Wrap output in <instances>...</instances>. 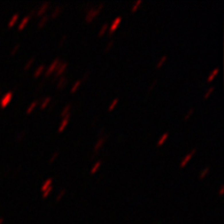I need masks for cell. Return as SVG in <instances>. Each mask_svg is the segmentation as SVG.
<instances>
[{
    "instance_id": "obj_1",
    "label": "cell",
    "mask_w": 224,
    "mask_h": 224,
    "mask_svg": "<svg viewBox=\"0 0 224 224\" xmlns=\"http://www.w3.org/2000/svg\"><path fill=\"white\" fill-rule=\"evenodd\" d=\"M13 96H14V94L11 91L7 92V94H5V95L3 96V98L1 99V101H0V107H1V108H5L6 106L11 103V99H13Z\"/></svg>"
},
{
    "instance_id": "obj_2",
    "label": "cell",
    "mask_w": 224,
    "mask_h": 224,
    "mask_svg": "<svg viewBox=\"0 0 224 224\" xmlns=\"http://www.w3.org/2000/svg\"><path fill=\"white\" fill-rule=\"evenodd\" d=\"M102 7H103V4H101L97 9H92L91 8V9H90L86 15V22H91L92 20L95 19V17H97V15L100 13L101 9H102Z\"/></svg>"
},
{
    "instance_id": "obj_3",
    "label": "cell",
    "mask_w": 224,
    "mask_h": 224,
    "mask_svg": "<svg viewBox=\"0 0 224 224\" xmlns=\"http://www.w3.org/2000/svg\"><path fill=\"white\" fill-rule=\"evenodd\" d=\"M67 67H68V62H63V63L59 62V63H58V65H57V68H56V74H55V79L58 78V77H59L60 75H62V74H63V72L65 71Z\"/></svg>"
},
{
    "instance_id": "obj_4",
    "label": "cell",
    "mask_w": 224,
    "mask_h": 224,
    "mask_svg": "<svg viewBox=\"0 0 224 224\" xmlns=\"http://www.w3.org/2000/svg\"><path fill=\"white\" fill-rule=\"evenodd\" d=\"M59 62H60V61H59V59H58V58H56V59H55L54 61L52 62V65H50V67H49L48 70H47V72H46V74H45V75H46V77L50 76L52 73H53V72H54L55 70H56L57 65H58V63H59Z\"/></svg>"
},
{
    "instance_id": "obj_5",
    "label": "cell",
    "mask_w": 224,
    "mask_h": 224,
    "mask_svg": "<svg viewBox=\"0 0 224 224\" xmlns=\"http://www.w3.org/2000/svg\"><path fill=\"white\" fill-rule=\"evenodd\" d=\"M70 117H71V113H69L68 115L65 116V117H63V119H62V122H61V124H60V126H59V128H58V132H62L63 130L65 129V127L68 126V124H69V120H70Z\"/></svg>"
},
{
    "instance_id": "obj_6",
    "label": "cell",
    "mask_w": 224,
    "mask_h": 224,
    "mask_svg": "<svg viewBox=\"0 0 224 224\" xmlns=\"http://www.w3.org/2000/svg\"><path fill=\"white\" fill-rule=\"evenodd\" d=\"M195 151H196V149H193V151H192L191 153H190V154H188L186 157H185V158H184L183 161H182V162H181V165H180V167L183 168V167H185V166H186L187 163L189 162L190 160H191V158H192V157H193V155L195 154Z\"/></svg>"
},
{
    "instance_id": "obj_7",
    "label": "cell",
    "mask_w": 224,
    "mask_h": 224,
    "mask_svg": "<svg viewBox=\"0 0 224 224\" xmlns=\"http://www.w3.org/2000/svg\"><path fill=\"white\" fill-rule=\"evenodd\" d=\"M120 22H122V17H117L115 20L113 21L112 25L110 26V30H109V33H112L113 31H115L116 28L118 27V25L120 24Z\"/></svg>"
},
{
    "instance_id": "obj_8",
    "label": "cell",
    "mask_w": 224,
    "mask_h": 224,
    "mask_svg": "<svg viewBox=\"0 0 224 224\" xmlns=\"http://www.w3.org/2000/svg\"><path fill=\"white\" fill-rule=\"evenodd\" d=\"M52 182H53V180L52 178H48L45 183H44V185L42 186V188H41V191L42 192H45L46 191L47 189H48L49 187H51L52 186Z\"/></svg>"
},
{
    "instance_id": "obj_9",
    "label": "cell",
    "mask_w": 224,
    "mask_h": 224,
    "mask_svg": "<svg viewBox=\"0 0 224 224\" xmlns=\"http://www.w3.org/2000/svg\"><path fill=\"white\" fill-rule=\"evenodd\" d=\"M29 20H30V16L25 17L24 19L22 20V22H21V23H20L19 26H18V29H19V30H22V29H23V28H24L25 26L27 25V23H28V22H29Z\"/></svg>"
},
{
    "instance_id": "obj_10",
    "label": "cell",
    "mask_w": 224,
    "mask_h": 224,
    "mask_svg": "<svg viewBox=\"0 0 224 224\" xmlns=\"http://www.w3.org/2000/svg\"><path fill=\"white\" fill-rule=\"evenodd\" d=\"M49 5H50V3H49V2H45V3H44V4H43V5L41 6V8L38 9V14H36V15H38V16H41V15H43L44 13L46 11V9H47V8H48V6H49Z\"/></svg>"
},
{
    "instance_id": "obj_11",
    "label": "cell",
    "mask_w": 224,
    "mask_h": 224,
    "mask_svg": "<svg viewBox=\"0 0 224 224\" xmlns=\"http://www.w3.org/2000/svg\"><path fill=\"white\" fill-rule=\"evenodd\" d=\"M38 101H34V102L31 103V104H30V106L27 108V110H26V113H27V114L31 113V112L33 111V109L35 108V106L38 105Z\"/></svg>"
},
{
    "instance_id": "obj_12",
    "label": "cell",
    "mask_w": 224,
    "mask_h": 224,
    "mask_svg": "<svg viewBox=\"0 0 224 224\" xmlns=\"http://www.w3.org/2000/svg\"><path fill=\"white\" fill-rule=\"evenodd\" d=\"M168 135H169V134H168V133H167V132L165 133L164 135H163V136H162V137L160 138V140H159V141H158V143H157V145H158V146H160V145H162L163 143H164V142H165V141L167 140V138H168Z\"/></svg>"
},
{
    "instance_id": "obj_13",
    "label": "cell",
    "mask_w": 224,
    "mask_h": 224,
    "mask_svg": "<svg viewBox=\"0 0 224 224\" xmlns=\"http://www.w3.org/2000/svg\"><path fill=\"white\" fill-rule=\"evenodd\" d=\"M218 72H219V69H218V68H216V69H215V70L213 71V72H212V73H211V75L208 77V81H209V82L212 81V80H213V79L215 78V77H216V76H217V74H218Z\"/></svg>"
},
{
    "instance_id": "obj_14",
    "label": "cell",
    "mask_w": 224,
    "mask_h": 224,
    "mask_svg": "<svg viewBox=\"0 0 224 224\" xmlns=\"http://www.w3.org/2000/svg\"><path fill=\"white\" fill-rule=\"evenodd\" d=\"M18 18H19V15H18V14H15L14 16H13V18H11V21L8 22V25H7L8 27H11L13 25H15V23H16V22H17V20H18Z\"/></svg>"
},
{
    "instance_id": "obj_15",
    "label": "cell",
    "mask_w": 224,
    "mask_h": 224,
    "mask_svg": "<svg viewBox=\"0 0 224 224\" xmlns=\"http://www.w3.org/2000/svg\"><path fill=\"white\" fill-rule=\"evenodd\" d=\"M70 109H71V105H67L65 107V109H63V111L61 112V117H65V116L68 115L69 113H70Z\"/></svg>"
},
{
    "instance_id": "obj_16",
    "label": "cell",
    "mask_w": 224,
    "mask_h": 224,
    "mask_svg": "<svg viewBox=\"0 0 224 224\" xmlns=\"http://www.w3.org/2000/svg\"><path fill=\"white\" fill-rule=\"evenodd\" d=\"M65 82H68L67 78H65V77H63V78L60 79L59 82H58V84H57V88H62V87H63V86L65 85V84H67Z\"/></svg>"
},
{
    "instance_id": "obj_17",
    "label": "cell",
    "mask_w": 224,
    "mask_h": 224,
    "mask_svg": "<svg viewBox=\"0 0 224 224\" xmlns=\"http://www.w3.org/2000/svg\"><path fill=\"white\" fill-rule=\"evenodd\" d=\"M104 141H105V139H104V138H101L100 140H98L97 144H96V146H95V151H99V149H101V146L103 145V143H104Z\"/></svg>"
},
{
    "instance_id": "obj_18",
    "label": "cell",
    "mask_w": 224,
    "mask_h": 224,
    "mask_svg": "<svg viewBox=\"0 0 224 224\" xmlns=\"http://www.w3.org/2000/svg\"><path fill=\"white\" fill-rule=\"evenodd\" d=\"M101 164H102V162H101V161H99V162L96 163V164L94 165V167L91 168V170H90V173H91V174H94V173H96V171H97V170L99 169V168H100Z\"/></svg>"
},
{
    "instance_id": "obj_19",
    "label": "cell",
    "mask_w": 224,
    "mask_h": 224,
    "mask_svg": "<svg viewBox=\"0 0 224 224\" xmlns=\"http://www.w3.org/2000/svg\"><path fill=\"white\" fill-rule=\"evenodd\" d=\"M166 60H167V56H166V55L162 56V58L160 59V61L158 62V63H157V67H156V68H157V69H160V68H161V67L163 65V63H164V62L166 61Z\"/></svg>"
},
{
    "instance_id": "obj_20",
    "label": "cell",
    "mask_w": 224,
    "mask_h": 224,
    "mask_svg": "<svg viewBox=\"0 0 224 224\" xmlns=\"http://www.w3.org/2000/svg\"><path fill=\"white\" fill-rule=\"evenodd\" d=\"M209 171H210V167H209V166H208V167H205L204 169L202 170V172L200 173V176H199V178H200V180H202V178H204L205 176H207V174H208V173H209Z\"/></svg>"
},
{
    "instance_id": "obj_21",
    "label": "cell",
    "mask_w": 224,
    "mask_h": 224,
    "mask_svg": "<svg viewBox=\"0 0 224 224\" xmlns=\"http://www.w3.org/2000/svg\"><path fill=\"white\" fill-rule=\"evenodd\" d=\"M44 69H45V65H40L38 68V70L35 71V73H34V77H38V76L41 75L42 74V72L44 71Z\"/></svg>"
},
{
    "instance_id": "obj_22",
    "label": "cell",
    "mask_w": 224,
    "mask_h": 224,
    "mask_svg": "<svg viewBox=\"0 0 224 224\" xmlns=\"http://www.w3.org/2000/svg\"><path fill=\"white\" fill-rule=\"evenodd\" d=\"M48 19H49V18H48V16H44L43 18H42V20H41V21L38 22V27H40V28H42V27H43L44 25H45V23H46V22L48 21Z\"/></svg>"
},
{
    "instance_id": "obj_23",
    "label": "cell",
    "mask_w": 224,
    "mask_h": 224,
    "mask_svg": "<svg viewBox=\"0 0 224 224\" xmlns=\"http://www.w3.org/2000/svg\"><path fill=\"white\" fill-rule=\"evenodd\" d=\"M50 101H51V98H49V97L46 98V99L44 100V102L41 104V108H42V109H45V108H46L47 105H48L49 103H50Z\"/></svg>"
},
{
    "instance_id": "obj_24",
    "label": "cell",
    "mask_w": 224,
    "mask_h": 224,
    "mask_svg": "<svg viewBox=\"0 0 224 224\" xmlns=\"http://www.w3.org/2000/svg\"><path fill=\"white\" fill-rule=\"evenodd\" d=\"M80 84H81V80H78V81L76 82V83L73 85V87H72V89H71V92H72V94H74V92H75L76 90L78 89V87H79V85H80Z\"/></svg>"
},
{
    "instance_id": "obj_25",
    "label": "cell",
    "mask_w": 224,
    "mask_h": 224,
    "mask_svg": "<svg viewBox=\"0 0 224 224\" xmlns=\"http://www.w3.org/2000/svg\"><path fill=\"white\" fill-rule=\"evenodd\" d=\"M52 190H53V187L51 186V187H49L48 189H47L45 192H43V197H44V198H47V197H48V195L52 192Z\"/></svg>"
},
{
    "instance_id": "obj_26",
    "label": "cell",
    "mask_w": 224,
    "mask_h": 224,
    "mask_svg": "<svg viewBox=\"0 0 224 224\" xmlns=\"http://www.w3.org/2000/svg\"><path fill=\"white\" fill-rule=\"evenodd\" d=\"M117 103H118V99H117V98H116V99H114V100H113V102H112V104H111V105L109 106L108 110H109V111L113 110V109H114V107H115V106L117 105Z\"/></svg>"
},
{
    "instance_id": "obj_27",
    "label": "cell",
    "mask_w": 224,
    "mask_h": 224,
    "mask_svg": "<svg viewBox=\"0 0 224 224\" xmlns=\"http://www.w3.org/2000/svg\"><path fill=\"white\" fill-rule=\"evenodd\" d=\"M61 11H62L61 7H56V9H55V11H53V14H52V18H56L57 15H59L60 13H61Z\"/></svg>"
},
{
    "instance_id": "obj_28",
    "label": "cell",
    "mask_w": 224,
    "mask_h": 224,
    "mask_svg": "<svg viewBox=\"0 0 224 224\" xmlns=\"http://www.w3.org/2000/svg\"><path fill=\"white\" fill-rule=\"evenodd\" d=\"M193 112H194V108H191L189 111H188V113L186 114V116L184 117V120H188V119L190 118V116H191L192 114H193Z\"/></svg>"
},
{
    "instance_id": "obj_29",
    "label": "cell",
    "mask_w": 224,
    "mask_h": 224,
    "mask_svg": "<svg viewBox=\"0 0 224 224\" xmlns=\"http://www.w3.org/2000/svg\"><path fill=\"white\" fill-rule=\"evenodd\" d=\"M107 28H108V24H104V25H103L102 29H101L100 32H99V36H101V35L104 34V33H105V31L107 30Z\"/></svg>"
},
{
    "instance_id": "obj_30",
    "label": "cell",
    "mask_w": 224,
    "mask_h": 224,
    "mask_svg": "<svg viewBox=\"0 0 224 224\" xmlns=\"http://www.w3.org/2000/svg\"><path fill=\"white\" fill-rule=\"evenodd\" d=\"M33 62H34V58H30L29 61H28L27 63H26V65L24 67V70H28V69L31 67V65H32Z\"/></svg>"
},
{
    "instance_id": "obj_31",
    "label": "cell",
    "mask_w": 224,
    "mask_h": 224,
    "mask_svg": "<svg viewBox=\"0 0 224 224\" xmlns=\"http://www.w3.org/2000/svg\"><path fill=\"white\" fill-rule=\"evenodd\" d=\"M141 3H142V1H141V0H138V1H136V3L134 4V5H133V7H132V11H135L136 9L138 8V6L140 5Z\"/></svg>"
},
{
    "instance_id": "obj_32",
    "label": "cell",
    "mask_w": 224,
    "mask_h": 224,
    "mask_svg": "<svg viewBox=\"0 0 224 224\" xmlns=\"http://www.w3.org/2000/svg\"><path fill=\"white\" fill-rule=\"evenodd\" d=\"M213 90H214V87H211V88H209V90H208L207 92H205V95H204V99H205V100H207V99H208V98L210 97L211 94L213 92Z\"/></svg>"
},
{
    "instance_id": "obj_33",
    "label": "cell",
    "mask_w": 224,
    "mask_h": 224,
    "mask_svg": "<svg viewBox=\"0 0 224 224\" xmlns=\"http://www.w3.org/2000/svg\"><path fill=\"white\" fill-rule=\"evenodd\" d=\"M19 47H20L19 44H18V45H16V46L14 47V49H13V51L11 52V56H13V55L16 54V52L18 51V49H19Z\"/></svg>"
},
{
    "instance_id": "obj_34",
    "label": "cell",
    "mask_w": 224,
    "mask_h": 224,
    "mask_svg": "<svg viewBox=\"0 0 224 224\" xmlns=\"http://www.w3.org/2000/svg\"><path fill=\"white\" fill-rule=\"evenodd\" d=\"M58 155H59V151H56V153H55V154H54V155H53V156L51 157V159L49 160V162H50V163H52V162H53V161H54V160L56 159V157L58 156Z\"/></svg>"
},
{
    "instance_id": "obj_35",
    "label": "cell",
    "mask_w": 224,
    "mask_h": 224,
    "mask_svg": "<svg viewBox=\"0 0 224 224\" xmlns=\"http://www.w3.org/2000/svg\"><path fill=\"white\" fill-rule=\"evenodd\" d=\"M65 189H63V190H62L61 192H60V194L58 195V196H57V198H56V201H59V200L61 199V197L63 196V195H65Z\"/></svg>"
},
{
    "instance_id": "obj_36",
    "label": "cell",
    "mask_w": 224,
    "mask_h": 224,
    "mask_svg": "<svg viewBox=\"0 0 224 224\" xmlns=\"http://www.w3.org/2000/svg\"><path fill=\"white\" fill-rule=\"evenodd\" d=\"M112 45H113V42L111 41L110 43H109V45H107V47H106V48H105V51H108L109 49L111 48V46H112Z\"/></svg>"
},
{
    "instance_id": "obj_37",
    "label": "cell",
    "mask_w": 224,
    "mask_h": 224,
    "mask_svg": "<svg viewBox=\"0 0 224 224\" xmlns=\"http://www.w3.org/2000/svg\"><path fill=\"white\" fill-rule=\"evenodd\" d=\"M65 38H68V36H67V35H63V38H61V41H60V43H59V46H61L62 44H63V42H65Z\"/></svg>"
},
{
    "instance_id": "obj_38",
    "label": "cell",
    "mask_w": 224,
    "mask_h": 224,
    "mask_svg": "<svg viewBox=\"0 0 224 224\" xmlns=\"http://www.w3.org/2000/svg\"><path fill=\"white\" fill-rule=\"evenodd\" d=\"M156 83H157V81H156V80H155V81L153 82V84H151V86L149 87V90H151V89H153V87H154L155 85H156Z\"/></svg>"
},
{
    "instance_id": "obj_39",
    "label": "cell",
    "mask_w": 224,
    "mask_h": 224,
    "mask_svg": "<svg viewBox=\"0 0 224 224\" xmlns=\"http://www.w3.org/2000/svg\"><path fill=\"white\" fill-rule=\"evenodd\" d=\"M223 192H224V187L222 186V187H221V189H220V192H219V194H220V195H223Z\"/></svg>"
},
{
    "instance_id": "obj_40",
    "label": "cell",
    "mask_w": 224,
    "mask_h": 224,
    "mask_svg": "<svg viewBox=\"0 0 224 224\" xmlns=\"http://www.w3.org/2000/svg\"><path fill=\"white\" fill-rule=\"evenodd\" d=\"M3 221H4V219H3V218H0V224H2Z\"/></svg>"
}]
</instances>
